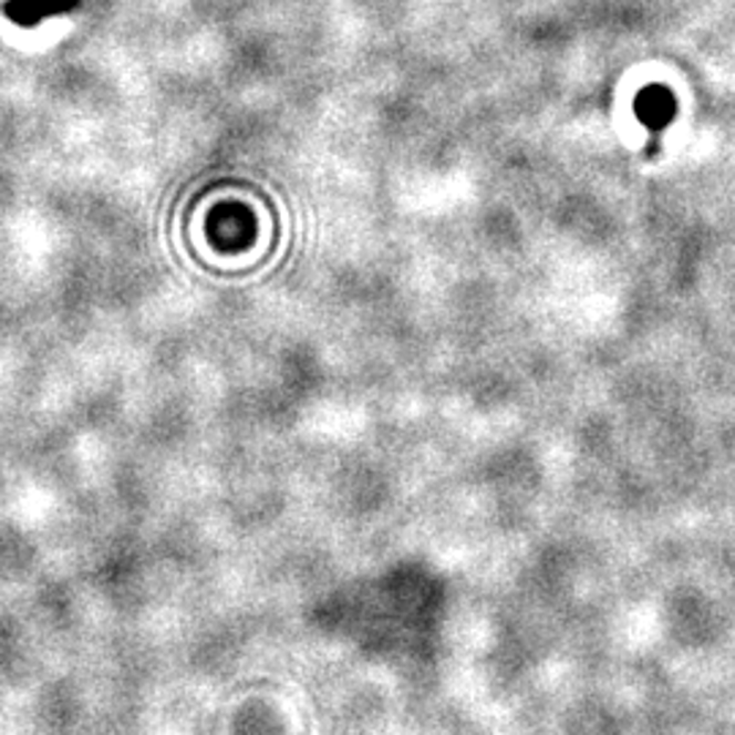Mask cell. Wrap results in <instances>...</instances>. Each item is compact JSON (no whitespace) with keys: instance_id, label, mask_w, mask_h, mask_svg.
<instances>
[{"instance_id":"cell-1","label":"cell","mask_w":735,"mask_h":735,"mask_svg":"<svg viewBox=\"0 0 735 735\" xmlns=\"http://www.w3.org/2000/svg\"><path fill=\"white\" fill-rule=\"evenodd\" d=\"M444 586L420 565L349 586V640L371 654L428 656L442 624Z\"/></svg>"},{"instance_id":"cell-2","label":"cell","mask_w":735,"mask_h":735,"mask_svg":"<svg viewBox=\"0 0 735 735\" xmlns=\"http://www.w3.org/2000/svg\"><path fill=\"white\" fill-rule=\"evenodd\" d=\"M675 112V99L667 87H645L638 96V117L651 128L667 126Z\"/></svg>"},{"instance_id":"cell-3","label":"cell","mask_w":735,"mask_h":735,"mask_svg":"<svg viewBox=\"0 0 735 735\" xmlns=\"http://www.w3.org/2000/svg\"><path fill=\"white\" fill-rule=\"evenodd\" d=\"M3 14L20 28H35L44 20H50V17H55L50 0H6Z\"/></svg>"},{"instance_id":"cell-4","label":"cell","mask_w":735,"mask_h":735,"mask_svg":"<svg viewBox=\"0 0 735 735\" xmlns=\"http://www.w3.org/2000/svg\"><path fill=\"white\" fill-rule=\"evenodd\" d=\"M50 6H52V14L61 17V14H71V11L80 6V0H50Z\"/></svg>"}]
</instances>
